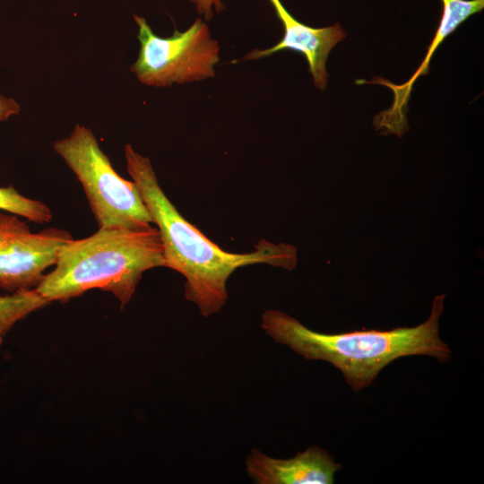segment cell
<instances>
[{"instance_id": "cell-1", "label": "cell", "mask_w": 484, "mask_h": 484, "mask_svg": "<svg viewBox=\"0 0 484 484\" xmlns=\"http://www.w3.org/2000/svg\"><path fill=\"white\" fill-rule=\"evenodd\" d=\"M126 169L156 224L163 245L165 267L185 279V297L203 316L218 313L228 299L227 281L238 268L266 264L293 270L295 246L261 240L249 253H230L210 240L186 220L161 189L150 159L125 144Z\"/></svg>"}, {"instance_id": "cell-2", "label": "cell", "mask_w": 484, "mask_h": 484, "mask_svg": "<svg viewBox=\"0 0 484 484\" xmlns=\"http://www.w3.org/2000/svg\"><path fill=\"white\" fill-rule=\"evenodd\" d=\"M445 294L436 295L428 319L413 327L382 331L359 330L340 333L315 332L291 315L274 309L262 315L261 326L275 342L285 345L306 359L324 360L338 368L355 392L368 387L383 368L406 356H430L440 362L452 350L439 336V319Z\"/></svg>"}, {"instance_id": "cell-3", "label": "cell", "mask_w": 484, "mask_h": 484, "mask_svg": "<svg viewBox=\"0 0 484 484\" xmlns=\"http://www.w3.org/2000/svg\"><path fill=\"white\" fill-rule=\"evenodd\" d=\"M55 265L35 288L48 301H65L100 289L111 292L125 306L143 272L165 267V258L158 228L108 227L66 243Z\"/></svg>"}, {"instance_id": "cell-4", "label": "cell", "mask_w": 484, "mask_h": 484, "mask_svg": "<svg viewBox=\"0 0 484 484\" xmlns=\"http://www.w3.org/2000/svg\"><path fill=\"white\" fill-rule=\"evenodd\" d=\"M53 149L80 181L99 228L142 229L151 225L139 189L119 176L92 131L76 125Z\"/></svg>"}, {"instance_id": "cell-5", "label": "cell", "mask_w": 484, "mask_h": 484, "mask_svg": "<svg viewBox=\"0 0 484 484\" xmlns=\"http://www.w3.org/2000/svg\"><path fill=\"white\" fill-rule=\"evenodd\" d=\"M134 18L139 29L140 51L131 70L142 83L165 87L215 76L220 47L201 18L186 30H176L168 38L154 34L143 17Z\"/></svg>"}, {"instance_id": "cell-6", "label": "cell", "mask_w": 484, "mask_h": 484, "mask_svg": "<svg viewBox=\"0 0 484 484\" xmlns=\"http://www.w3.org/2000/svg\"><path fill=\"white\" fill-rule=\"evenodd\" d=\"M72 239L59 228L32 232L18 215L0 211V288L12 293L36 288Z\"/></svg>"}, {"instance_id": "cell-7", "label": "cell", "mask_w": 484, "mask_h": 484, "mask_svg": "<svg viewBox=\"0 0 484 484\" xmlns=\"http://www.w3.org/2000/svg\"><path fill=\"white\" fill-rule=\"evenodd\" d=\"M443 4L440 23L428 49L427 55L409 81L394 84L385 79L376 77L370 82L358 81V83H377L385 85L393 92V101L390 108L378 113L374 125L382 133L402 136L409 128L406 113L414 82L421 75L428 73V65L434 52L445 39L453 33L470 16L481 12L484 0H441Z\"/></svg>"}, {"instance_id": "cell-8", "label": "cell", "mask_w": 484, "mask_h": 484, "mask_svg": "<svg viewBox=\"0 0 484 484\" xmlns=\"http://www.w3.org/2000/svg\"><path fill=\"white\" fill-rule=\"evenodd\" d=\"M281 20L284 34L281 40L267 49H254L243 60H257L283 49L298 51L306 57L315 86L323 91L327 84L325 65L330 51L346 34L339 23L324 28H312L296 20L281 0H269Z\"/></svg>"}, {"instance_id": "cell-9", "label": "cell", "mask_w": 484, "mask_h": 484, "mask_svg": "<svg viewBox=\"0 0 484 484\" xmlns=\"http://www.w3.org/2000/svg\"><path fill=\"white\" fill-rule=\"evenodd\" d=\"M246 471L256 484H332L342 469L324 449L311 445L293 458L277 459L252 449Z\"/></svg>"}, {"instance_id": "cell-10", "label": "cell", "mask_w": 484, "mask_h": 484, "mask_svg": "<svg viewBox=\"0 0 484 484\" xmlns=\"http://www.w3.org/2000/svg\"><path fill=\"white\" fill-rule=\"evenodd\" d=\"M50 303L35 289L0 296V344L13 326L30 313Z\"/></svg>"}, {"instance_id": "cell-11", "label": "cell", "mask_w": 484, "mask_h": 484, "mask_svg": "<svg viewBox=\"0 0 484 484\" xmlns=\"http://www.w3.org/2000/svg\"><path fill=\"white\" fill-rule=\"evenodd\" d=\"M0 211L39 224L48 223L52 219V212L46 203L23 196L13 186H0Z\"/></svg>"}, {"instance_id": "cell-12", "label": "cell", "mask_w": 484, "mask_h": 484, "mask_svg": "<svg viewBox=\"0 0 484 484\" xmlns=\"http://www.w3.org/2000/svg\"><path fill=\"white\" fill-rule=\"evenodd\" d=\"M196 8L198 13L204 16L206 21H210L213 16L212 7L217 13L224 9L220 0H190Z\"/></svg>"}, {"instance_id": "cell-13", "label": "cell", "mask_w": 484, "mask_h": 484, "mask_svg": "<svg viewBox=\"0 0 484 484\" xmlns=\"http://www.w3.org/2000/svg\"><path fill=\"white\" fill-rule=\"evenodd\" d=\"M20 112L19 104L12 98L0 96V122L7 120L11 116Z\"/></svg>"}]
</instances>
